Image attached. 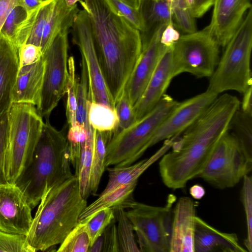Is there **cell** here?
Listing matches in <instances>:
<instances>
[{"instance_id": "cell-10", "label": "cell", "mask_w": 252, "mask_h": 252, "mask_svg": "<svg viewBox=\"0 0 252 252\" xmlns=\"http://www.w3.org/2000/svg\"><path fill=\"white\" fill-rule=\"evenodd\" d=\"M252 169L250 160L235 136L226 131L197 177L220 189L233 187Z\"/></svg>"}, {"instance_id": "cell-44", "label": "cell", "mask_w": 252, "mask_h": 252, "mask_svg": "<svg viewBox=\"0 0 252 252\" xmlns=\"http://www.w3.org/2000/svg\"><path fill=\"white\" fill-rule=\"evenodd\" d=\"M181 35L175 28L174 22L168 23L162 31L160 36V42L167 47H171L179 39Z\"/></svg>"}, {"instance_id": "cell-37", "label": "cell", "mask_w": 252, "mask_h": 252, "mask_svg": "<svg viewBox=\"0 0 252 252\" xmlns=\"http://www.w3.org/2000/svg\"><path fill=\"white\" fill-rule=\"evenodd\" d=\"M115 219L91 246L89 252H120Z\"/></svg>"}, {"instance_id": "cell-39", "label": "cell", "mask_w": 252, "mask_h": 252, "mask_svg": "<svg viewBox=\"0 0 252 252\" xmlns=\"http://www.w3.org/2000/svg\"><path fill=\"white\" fill-rule=\"evenodd\" d=\"M0 252H35L30 245L27 236L0 230Z\"/></svg>"}, {"instance_id": "cell-31", "label": "cell", "mask_w": 252, "mask_h": 252, "mask_svg": "<svg viewBox=\"0 0 252 252\" xmlns=\"http://www.w3.org/2000/svg\"><path fill=\"white\" fill-rule=\"evenodd\" d=\"M170 8L175 28L182 32L189 33L196 31L195 18L186 0H166Z\"/></svg>"}, {"instance_id": "cell-7", "label": "cell", "mask_w": 252, "mask_h": 252, "mask_svg": "<svg viewBox=\"0 0 252 252\" xmlns=\"http://www.w3.org/2000/svg\"><path fill=\"white\" fill-rule=\"evenodd\" d=\"M178 101L164 94L149 113L126 129L117 131L107 149L106 168L131 165L149 147L150 142L162 122Z\"/></svg>"}, {"instance_id": "cell-41", "label": "cell", "mask_w": 252, "mask_h": 252, "mask_svg": "<svg viewBox=\"0 0 252 252\" xmlns=\"http://www.w3.org/2000/svg\"><path fill=\"white\" fill-rule=\"evenodd\" d=\"M27 15V11L22 6L16 5L14 7L6 18L0 33L14 44L15 33L20 23Z\"/></svg>"}, {"instance_id": "cell-12", "label": "cell", "mask_w": 252, "mask_h": 252, "mask_svg": "<svg viewBox=\"0 0 252 252\" xmlns=\"http://www.w3.org/2000/svg\"><path fill=\"white\" fill-rule=\"evenodd\" d=\"M72 28V41L78 46L87 68L91 102L102 103L115 109V102L107 87L97 59L90 22L85 10L79 11Z\"/></svg>"}, {"instance_id": "cell-50", "label": "cell", "mask_w": 252, "mask_h": 252, "mask_svg": "<svg viewBox=\"0 0 252 252\" xmlns=\"http://www.w3.org/2000/svg\"><path fill=\"white\" fill-rule=\"evenodd\" d=\"M131 6L139 9L141 0H123Z\"/></svg>"}, {"instance_id": "cell-29", "label": "cell", "mask_w": 252, "mask_h": 252, "mask_svg": "<svg viewBox=\"0 0 252 252\" xmlns=\"http://www.w3.org/2000/svg\"><path fill=\"white\" fill-rule=\"evenodd\" d=\"M81 71L79 79L77 93V107L76 112V123L83 125L86 128L90 125L88 113L91 100L89 78L86 64L81 60Z\"/></svg>"}, {"instance_id": "cell-36", "label": "cell", "mask_w": 252, "mask_h": 252, "mask_svg": "<svg viewBox=\"0 0 252 252\" xmlns=\"http://www.w3.org/2000/svg\"><path fill=\"white\" fill-rule=\"evenodd\" d=\"M115 219L114 210L105 209L97 212L85 221L91 240V246Z\"/></svg>"}, {"instance_id": "cell-19", "label": "cell", "mask_w": 252, "mask_h": 252, "mask_svg": "<svg viewBox=\"0 0 252 252\" xmlns=\"http://www.w3.org/2000/svg\"><path fill=\"white\" fill-rule=\"evenodd\" d=\"M247 252L237 235L221 232L195 217L193 252Z\"/></svg>"}, {"instance_id": "cell-28", "label": "cell", "mask_w": 252, "mask_h": 252, "mask_svg": "<svg viewBox=\"0 0 252 252\" xmlns=\"http://www.w3.org/2000/svg\"><path fill=\"white\" fill-rule=\"evenodd\" d=\"M88 118L90 125L95 130L103 131L118 129V118L116 110L106 105L91 102Z\"/></svg>"}, {"instance_id": "cell-24", "label": "cell", "mask_w": 252, "mask_h": 252, "mask_svg": "<svg viewBox=\"0 0 252 252\" xmlns=\"http://www.w3.org/2000/svg\"><path fill=\"white\" fill-rule=\"evenodd\" d=\"M139 10L144 25L140 32L142 44L147 42L160 26L173 22L166 0H141Z\"/></svg>"}, {"instance_id": "cell-5", "label": "cell", "mask_w": 252, "mask_h": 252, "mask_svg": "<svg viewBox=\"0 0 252 252\" xmlns=\"http://www.w3.org/2000/svg\"><path fill=\"white\" fill-rule=\"evenodd\" d=\"M7 117L5 174L8 182L15 184L31 162L44 122L36 106L28 102H12Z\"/></svg>"}, {"instance_id": "cell-21", "label": "cell", "mask_w": 252, "mask_h": 252, "mask_svg": "<svg viewBox=\"0 0 252 252\" xmlns=\"http://www.w3.org/2000/svg\"><path fill=\"white\" fill-rule=\"evenodd\" d=\"M45 63L43 57L36 62L19 67L13 89L12 102H28L36 108L40 100Z\"/></svg>"}, {"instance_id": "cell-1", "label": "cell", "mask_w": 252, "mask_h": 252, "mask_svg": "<svg viewBox=\"0 0 252 252\" xmlns=\"http://www.w3.org/2000/svg\"><path fill=\"white\" fill-rule=\"evenodd\" d=\"M235 96L224 94L213 101L199 117L173 143L172 151L159 162L162 181L168 188L185 187L197 177L207 163L218 141L228 130L230 120L240 107Z\"/></svg>"}, {"instance_id": "cell-45", "label": "cell", "mask_w": 252, "mask_h": 252, "mask_svg": "<svg viewBox=\"0 0 252 252\" xmlns=\"http://www.w3.org/2000/svg\"><path fill=\"white\" fill-rule=\"evenodd\" d=\"M16 5L22 6V0H0V31L9 12Z\"/></svg>"}, {"instance_id": "cell-53", "label": "cell", "mask_w": 252, "mask_h": 252, "mask_svg": "<svg viewBox=\"0 0 252 252\" xmlns=\"http://www.w3.org/2000/svg\"></svg>"}, {"instance_id": "cell-34", "label": "cell", "mask_w": 252, "mask_h": 252, "mask_svg": "<svg viewBox=\"0 0 252 252\" xmlns=\"http://www.w3.org/2000/svg\"><path fill=\"white\" fill-rule=\"evenodd\" d=\"M243 179L241 199L245 210L247 230L244 245L249 252H252V179L248 175Z\"/></svg>"}, {"instance_id": "cell-49", "label": "cell", "mask_w": 252, "mask_h": 252, "mask_svg": "<svg viewBox=\"0 0 252 252\" xmlns=\"http://www.w3.org/2000/svg\"><path fill=\"white\" fill-rule=\"evenodd\" d=\"M189 192L193 198L200 199L204 195L205 191L202 186L195 185L190 188Z\"/></svg>"}, {"instance_id": "cell-35", "label": "cell", "mask_w": 252, "mask_h": 252, "mask_svg": "<svg viewBox=\"0 0 252 252\" xmlns=\"http://www.w3.org/2000/svg\"><path fill=\"white\" fill-rule=\"evenodd\" d=\"M54 5L55 0L43 1L39 6L31 34L26 43L32 44L40 47L44 28Z\"/></svg>"}, {"instance_id": "cell-18", "label": "cell", "mask_w": 252, "mask_h": 252, "mask_svg": "<svg viewBox=\"0 0 252 252\" xmlns=\"http://www.w3.org/2000/svg\"><path fill=\"white\" fill-rule=\"evenodd\" d=\"M195 217L192 200L180 198L173 212L169 252H193Z\"/></svg>"}, {"instance_id": "cell-26", "label": "cell", "mask_w": 252, "mask_h": 252, "mask_svg": "<svg viewBox=\"0 0 252 252\" xmlns=\"http://www.w3.org/2000/svg\"><path fill=\"white\" fill-rule=\"evenodd\" d=\"M117 129L111 131L94 129V150L91 172V192L95 194L106 168L107 149L110 141Z\"/></svg>"}, {"instance_id": "cell-43", "label": "cell", "mask_w": 252, "mask_h": 252, "mask_svg": "<svg viewBox=\"0 0 252 252\" xmlns=\"http://www.w3.org/2000/svg\"><path fill=\"white\" fill-rule=\"evenodd\" d=\"M19 67L33 63L39 60L43 53L40 47L31 43H25L18 49Z\"/></svg>"}, {"instance_id": "cell-32", "label": "cell", "mask_w": 252, "mask_h": 252, "mask_svg": "<svg viewBox=\"0 0 252 252\" xmlns=\"http://www.w3.org/2000/svg\"><path fill=\"white\" fill-rule=\"evenodd\" d=\"M68 77L66 85L67 101L66 116L69 126L76 124V112L77 107V93L79 78L75 72V61L73 56H70L67 61Z\"/></svg>"}, {"instance_id": "cell-6", "label": "cell", "mask_w": 252, "mask_h": 252, "mask_svg": "<svg viewBox=\"0 0 252 252\" xmlns=\"http://www.w3.org/2000/svg\"><path fill=\"white\" fill-rule=\"evenodd\" d=\"M210 77L208 90L219 94L227 91L243 94L252 86V8L230 40Z\"/></svg>"}, {"instance_id": "cell-33", "label": "cell", "mask_w": 252, "mask_h": 252, "mask_svg": "<svg viewBox=\"0 0 252 252\" xmlns=\"http://www.w3.org/2000/svg\"><path fill=\"white\" fill-rule=\"evenodd\" d=\"M114 211L118 221L117 229L120 252H140L134 239L132 225L124 209L120 208Z\"/></svg>"}, {"instance_id": "cell-22", "label": "cell", "mask_w": 252, "mask_h": 252, "mask_svg": "<svg viewBox=\"0 0 252 252\" xmlns=\"http://www.w3.org/2000/svg\"><path fill=\"white\" fill-rule=\"evenodd\" d=\"M178 136L166 139L162 146L148 158L143 159L132 165L122 167H106L109 173V180L105 189L99 196L107 194L122 186L138 181L140 176L171 148Z\"/></svg>"}, {"instance_id": "cell-8", "label": "cell", "mask_w": 252, "mask_h": 252, "mask_svg": "<svg viewBox=\"0 0 252 252\" xmlns=\"http://www.w3.org/2000/svg\"><path fill=\"white\" fill-rule=\"evenodd\" d=\"M220 47L208 27L181 35L172 48L174 77L187 72L210 78L220 59Z\"/></svg>"}, {"instance_id": "cell-30", "label": "cell", "mask_w": 252, "mask_h": 252, "mask_svg": "<svg viewBox=\"0 0 252 252\" xmlns=\"http://www.w3.org/2000/svg\"><path fill=\"white\" fill-rule=\"evenodd\" d=\"M91 240L86 222H78L60 244L58 252H88Z\"/></svg>"}, {"instance_id": "cell-23", "label": "cell", "mask_w": 252, "mask_h": 252, "mask_svg": "<svg viewBox=\"0 0 252 252\" xmlns=\"http://www.w3.org/2000/svg\"><path fill=\"white\" fill-rule=\"evenodd\" d=\"M138 181L122 186L99 197L87 206L80 214L78 222L87 221L97 212L105 209L130 208L135 200L133 192Z\"/></svg>"}, {"instance_id": "cell-2", "label": "cell", "mask_w": 252, "mask_h": 252, "mask_svg": "<svg viewBox=\"0 0 252 252\" xmlns=\"http://www.w3.org/2000/svg\"><path fill=\"white\" fill-rule=\"evenodd\" d=\"M79 2L89 17L97 59L115 104L140 55V32L115 13L105 0Z\"/></svg>"}, {"instance_id": "cell-14", "label": "cell", "mask_w": 252, "mask_h": 252, "mask_svg": "<svg viewBox=\"0 0 252 252\" xmlns=\"http://www.w3.org/2000/svg\"><path fill=\"white\" fill-rule=\"evenodd\" d=\"M166 25L159 27L150 39L142 44L138 60L125 87L124 91L133 106L143 94L161 57L170 48L162 44L160 40Z\"/></svg>"}, {"instance_id": "cell-51", "label": "cell", "mask_w": 252, "mask_h": 252, "mask_svg": "<svg viewBox=\"0 0 252 252\" xmlns=\"http://www.w3.org/2000/svg\"><path fill=\"white\" fill-rule=\"evenodd\" d=\"M80 0H63L66 6L69 8H72L77 5V2Z\"/></svg>"}, {"instance_id": "cell-52", "label": "cell", "mask_w": 252, "mask_h": 252, "mask_svg": "<svg viewBox=\"0 0 252 252\" xmlns=\"http://www.w3.org/2000/svg\"><path fill=\"white\" fill-rule=\"evenodd\" d=\"M186 1L189 7L192 12V10L194 4V0H186Z\"/></svg>"}, {"instance_id": "cell-15", "label": "cell", "mask_w": 252, "mask_h": 252, "mask_svg": "<svg viewBox=\"0 0 252 252\" xmlns=\"http://www.w3.org/2000/svg\"><path fill=\"white\" fill-rule=\"evenodd\" d=\"M32 209L16 185H0V231L27 236L33 220Z\"/></svg>"}, {"instance_id": "cell-13", "label": "cell", "mask_w": 252, "mask_h": 252, "mask_svg": "<svg viewBox=\"0 0 252 252\" xmlns=\"http://www.w3.org/2000/svg\"><path fill=\"white\" fill-rule=\"evenodd\" d=\"M218 94L207 90L182 102H177L158 127L149 147L163 140L179 135L194 122L208 108Z\"/></svg>"}, {"instance_id": "cell-17", "label": "cell", "mask_w": 252, "mask_h": 252, "mask_svg": "<svg viewBox=\"0 0 252 252\" xmlns=\"http://www.w3.org/2000/svg\"><path fill=\"white\" fill-rule=\"evenodd\" d=\"M172 48H169L161 57L143 94L133 106L136 121L145 116L157 106L174 77Z\"/></svg>"}, {"instance_id": "cell-38", "label": "cell", "mask_w": 252, "mask_h": 252, "mask_svg": "<svg viewBox=\"0 0 252 252\" xmlns=\"http://www.w3.org/2000/svg\"><path fill=\"white\" fill-rule=\"evenodd\" d=\"M110 7L118 15L125 19L140 32L144 31V25L139 9H136L123 0H105Z\"/></svg>"}, {"instance_id": "cell-4", "label": "cell", "mask_w": 252, "mask_h": 252, "mask_svg": "<svg viewBox=\"0 0 252 252\" xmlns=\"http://www.w3.org/2000/svg\"><path fill=\"white\" fill-rule=\"evenodd\" d=\"M45 120L31 162L15 183L32 209L47 190L74 176L64 128L58 130Z\"/></svg>"}, {"instance_id": "cell-48", "label": "cell", "mask_w": 252, "mask_h": 252, "mask_svg": "<svg viewBox=\"0 0 252 252\" xmlns=\"http://www.w3.org/2000/svg\"><path fill=\"white\" fill-rule=\"evenodd\" d=\"M43 1L42 0H22V7L28 12L39 6Z\"/></svg>"}, {"instance_id": "cell-46", "label": "cell", "mask_w": 252, "mask_h": 252, "mask_svg": "<svg viewBox=\"0 0 252 252\" xmlns=\"http://www.w3.org/2000/svg\"><path fill=\"white\" fill-rule=\"evenodd\" d=\"M215 0H194V4L192 10L193 17H202L213 5Z\"/></svg>"}, {"instance_id": "cell-9", "label": "cell", "mask_w": 252, "mask_h": 252, "mask_svg": "<svg viewBox=\"0 0 252 252\" xmlns=\"http://www.w3.org/2000/svg\"><path fill=\"white\" fill-rule=\"evenodd\" d=\"M175 201L172 194L162 207L135 201L130 209L125 211L137 235L140 252H169L172 207Z\"/></svg>"}, {"instance_id": "cell-25", "label": "cell", "mask_w": 252, "mask_h": 252, "mask_svg": "<svg viewBox=\"0 0 252 252\" xmlns=\"http://www.w3.org/2000/svg\"><path fill=\"white\" fill-rule=\"evenodd\" d=\"M80 10L77 5L68 8L63 0H55V5L44 28L40 47L42 53L60 32L69 31Z\"/></svg>"}, {"instance_id": "cell-20", "label": "cell", "mask_w": 252, "mask_h": 252, "mask_svg": "<svg viewBox=\"0 0 252 252\" xmlns=\"http://www.w3.org/2000/svg\"><path fill=\"white\" fill-rule=\"evenodd\" d=\"M19 69L18 49L0 33V120L12 103V94Z\"/></svg>"}, {"instance_id": "cell-27", "label": "cell", "mask_w": 252, "mask_h": 252, "mask_svg": "<svg viewBox=\"0 0 252 252\" xmlns=\"http://www.w3.org/2000/svg\"><path fill=\"white\" fill-rule=\"evenodd\" d=\"M228 130H232L248 158L252 160V114L243 111L240 107L233 115Z\"/></svg>"}, {"instance_id": "cell-3", "label": "cell", "mask_w": 252, "mask_h": 252, "mask_svg": "<svg viewBox=\"0 0 252 252\" xmlns=\"http://www.w3.org/2000/svg\"><path fill=\"white\" fill-rule=\"evenodd\" d=\"M87 206L74 175L47 190L27 236L30 245L36 252L60 244L77 224L79 216Z\"/></svg>"}, {"instance_id": "cell-42", "label": "cell", "mask_w": 252, "mask_h": 252, "mask_svg": "<svg viewBox=\"0 0 252 252\" xmlns=\"http://www.w3.org/2000/svg\"><path fill=\"white\" fill-rule=\"evenodd\" d=\"M7 145V114L0 120V185L8 183L5 174Z\"/></svg>"}, {"instance_id": "cell-11", "label": "cell", "mask_w": 252, "mask_h": 252, "mask_svg": "<svg viewBox=\"0 0 252 252\" xmlns=\"http://www.w3.org/2000/svg\"><path fill=\"white\" fill-rule=\"evenodd\" d=\"M62 32L43 53L45 67L40 100L36 108L40 116L49 119L66 91L68 77V34Z\"/></svg>"}, {"instance_id": "cell-16", "label": "cell", "mask_w": 252, "mask_h": 252, "mask_svg": "<svg viewBox=\"0 0 252 252\" xmlns=\"http://www.w3.org/2000/svg\"><path fill=\"white\" fill-rule=\"evenodd\" d=\"M207 27L220 47L224 48L252 8L251 0H215Z\"/></svg>"}, {"instance_id": "cell-40", "label": "cell", "mask_w": 252, "mask_h": 252, "mask_svg": "<svg viewBox=\"0 0 252 252\" xmlns=\"http://www.w3.org/2000/svg\"><path fill=\"white\" fill-rule=\"evenodd\" d=\"M115 109L118 118L117 131L127 128L136 121L133 106L124 91L116 102Z\"/></svg>"}, {"instance_id": "cell-47", "label": "cell", "mask_w": 252, "mask_h": 252, "mask_svg": "<svg viewBox=\"0 0 252 252\" xmlns=\"http://www.w3.org/2000/svg\"><path fill=\"white\" fill-rule=\"evenodd\" d=\"M252 86L250 87L243 94V98L242 103H241V109L250 114H252Z\"/></svg>"}]
</instances>
